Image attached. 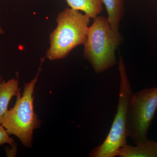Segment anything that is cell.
Returning a JSON list of instances; mask_svg holds the SVG:
<instances>
[{
	"label": "cell",
	"instance_id": "cell-1",
	"mask_svg": "<svg viewBox=\"0 0 157 157\" xmlns=\"http://www.w3.org/2000/svg\"><path fill=\"white\" fill-rule=\"evenodd\" d=\"M124 39L112 28L107 17L97 16L88 30L83 57L97 73L114 67L117 63L116 50Z\"/></svg>",
	"mask_w": 157,
	"mask_h": 157
},
{
	"label": "cell",
	"instance_id": "cell-2",
	"mask_svg": "<svg viewBox=\"0 0 157 157\" xmlns=\"http://www.w3.org/2000/svg\"><path fill=\"white\" fill-rule=\"evenodd\" d=\"M90 19L86 14L71 8L60 12L56 19L57 25L50 35V47L46 57L51 61L61 59L76 47L84 45Z\"/></svg>",
	"mask_w": 157,
	"mask_h": 157
},
{
	"label": "cell",
	"instance_id": "cell-3",
	"mask_svg": "<svg viewBox=\"0 0 157 157\" xmlns=\"http://www.w3.org/2000/svg\"><path fill=\"white\" fill-rule=\"evenodd\" d=\"M44 59V58L41 59L36 76L25 85L22 95L18 93L14 107L7 111L1 122L9 135L18 137L23 145L27 148L32 147L34 130L41 124L34 110L33 94Z\"/></svg>",
	"mask_w": 157,
	"mask_h": 157
},
{
	"label": "cell",
	"instance_id": "cell-4",
	"mask_svg": "<svg viewBox=\"0 0 157 157\" xmlns=\"http://www.w3.org/2000/svg\"><path fill=\"white\" fill-rule=\"evenodd\" d=\"M118 70L120 85L117 111L106 139L101 145L90 151V157L117 156L120 149L127 143V111L129 100L133 92L127 75L123 59L121 54H119Z\"/></svg>",
	"mask_w": 157,
	"mask_h": 157
},
{
	"label": "cell",
	"instance_id": "cell-5",
	"mask_svg": "<svg viewBox=\"0 0 157 157\" xmlns=\"http://www.w3.org/2000/svg\"><path fill=\"white\" fill-rule=\"evenodd\" d=\"M157 109V86L132 94L127 115L126 130L136 145L147 140V134Z\"/></svg>",
	"mask_w": 157,
	"mask_h": 157
},
{
	"label": "cell",
	"instance_id": "cell-6",
	"mask_svg": "<svg viewBox=\"0 0 157 157\" xmlns=\"http://www.w3.org/2000/svg\"><path fill=\"white\" fill-rule=\"evenodd\" d=\"M121 157H157V142L147 139L144 143L132 146L126 144L119 150Z\"/></svg>",
	"mask_w": 157,
	"mask_h": 157
},
{
	"label": "cell",
	"instance_id": "cell-7",
	"mask_svg": "<svg viewBox=\"0 0 157 157\" xmlns=\"http://www.w3.org/2000/svg\"><path fill=\"white\" fill-rule=\"evenodd\" d=\"M20 92L18 88V80L11 78L8 81L3 80L0 83V124L2 119L8 110V106L11 98Z\"/></svg>",
	"mask_w": 157,
	"mask_h": 157
},
{
	"label": "cell",
	"instance_id": "cell-8",
	"mask_svg": "<svg viewBox=\"0 0 157 157\" xmlns=\"http://www.w3.org/2000/svg\"><path fill=\"white\" fill-rule=\"evenodd\" d=\"M107 13V19L114 31L119 32L120 24L125 14L124 0H102Z\"/></svg>",
	"mask_w": 157,
	"mask_h": 157
},
{
	"label": "cell",
	"instance_id": "cell-9",
	"mask_svg": "<svg viewBox=\"0 0 157 157\" xmlns=\"http://www.w3.org/2000/svg\"><path fill=\"white\" fill-rule=\"evenodd\" d=\"M71 9L84 12L90 18H95L103 10L102 0H66Z\"/></svg>",
	"mask_w": 157,
	"mask_h": 157
},
{
	"label": "cell",
	"instance_id": "cell-10",
	"mask_svg": "<svg viewBox=\"0 0 157 157\" xmlns=\"http://www.w3.org/2000/svg\"><path fill=\"white\" fill-rule=\"evenodd\" d=\"M5 144L13 146L14 145V141L13 138L10 137L9 133L2 125L0 124V145Z\"/></svg>",
	"mask_w": 157,
	"mask_h": 157
},
{
	"label": "cell",
	"instance_id": "cell-11",
	"mask_svg": "<svg viewBox=\"0 0 157 157\" xmlns=\"http://www.w3.org/2000/svg\"><path fill=\"white\" fill-rule=\"evenodd\" d=\"M4 33V30H3V29H2V28L0 26V34H2Z\"/></svg>",
	"mask_w": 157,
	"mask_h": 157
},
{
	"label": "cell",
	"instance_id": "cell-12",
	"mask_svg": "<svg viewBox=\"0 0 157 157\" xmlns=\"http://www.w3.org/2000/svg\"><path fill=\"white\" fill-rule=\"evenodd\" d=\"M2 77L1 76H0V83H1L2 82Z\"/></svg>",
	"mask_w": 157,
	"mask_h": 157
}]
</instances>
